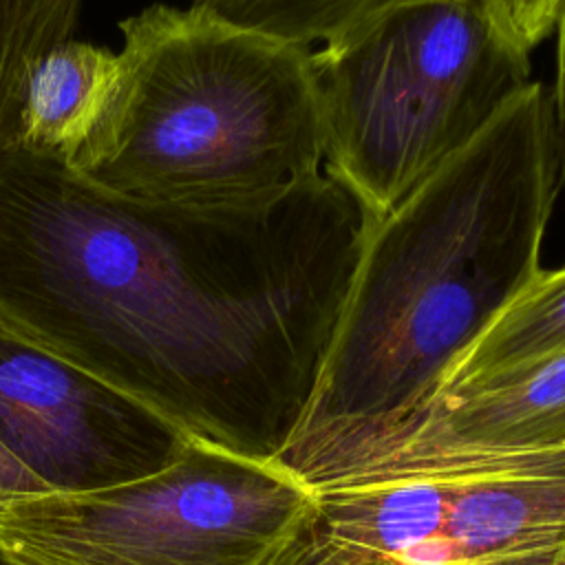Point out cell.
<instances>
[{
	"mask_svg": "<svg viewBox=\"0 0 565 565\" xmlns=\"http://www.w3.org/2000/svg\"><path fill=\"white\" fill-rule=\"evenodd\" d=\"M554 31L558 40H556V73H554V86L550 90V102H552V119H554L558 183L565 185V0L561 2Z\"/></svg>",
	"mask_w": 565,
	"mask_h": 565,
	"instance_id": "cell-14",
	"label": "cell"
},
{
	"mask_svg": "<svg viewBox=\"0 0 565 565\" xmlns=\"http://www.w3.org/2000/svg\"><path fill=\"white\" fill-rule=\"evenodd\" d=\"M565 351V267L541 274L455 358L435 388H461Z\"/></svg>",
	"mask_w": 565,
	"mask_h": 565,
	"instance_id": "cell-10",
	"label": "cell"
},
{
	"mask_svg": "<svg viewBox=\"0 0 565 565\" xmlns=\"http://www.w3.org/2000/svg\"><path fill=\"white\" fill-rule=\"evenodd\" d=\"M373 221L324 172L214 210L143 207L0 154V320L183 435L256 450L241 415L305 388Z\"/></svg>",
	"mask_w": 565,
	"mask_h": 565,
	"instance_id": "cell-1",
	"label": "cell"
},
{
	"mask_svg": "<svg viewBox=\"0 0 565 565\" xmlns=\"http://www.w3.org/2000/svg\"><path fill=\"white\" fill-rule=\"evenodd\" d=\"M477 0H391L311 49L322 172L375 223L530 79Z\"/></svg>",
	"mask_w": 565,
	"mask_h": 565,
	"instance_id": "cell-4",
	"label": "cell"
},
{
	"mask_svg": "<svg viewBox=\"0 0 565 565\" xmlns=\"http://www.w3.org/2000/svg\"><path fill=\"white\" fill-rule=\"evenodd\" d=\"M388 2L391 0H192L194 7L225 22L307 49L342 35Z\"/></svg>",
	"mask_w": 565,
	"mask_h": 565,
	"instance_id": "cell-12",
	"label": "cell"
},
{
	"mask_svg": "<svg viewBox=\"0 0 565 565\" xmlns=\"http://www.w3.org/2000/svg\"><path fill=\"white\" fill-rule=\"evenodd\" d=\"M44 492H53L51 486L0 441V501Z\"/></svg>",
	"mask_w": 565,
	"mask_h": 565,
	"instance_id": "cell-15",
	"label": "cell"
},
{
	"mask_svg": "<svg viewBox=\"0 0 565 565\" xmlns=\"http://www.w3.org/2000/svg\"><path fill=\"white\" fill-rule=\"evenodd\" d=\"M115 93L66 166L159 210L236 205L322 172L311 49L154 2L119 22Z\"/></svg>",
	"mask_w": 565,
	"mask_h": 565,
	"instance_id": "cell-3",
	"label": "cell"
},
{
	"mask_svg": "<svg viewBox=\"0 0 565 565\" xmlns=\"http://www.w3.org/2000/svg\"><path fill=\"white\" fill-rule=\"evenodd\" d=\"M84 0H0V154L15 146L29 77L73 38Z\"/></svg>",
	"mask_w": 565,
	"mask_h": 565,
	"instance_id": "cell-11",
	"label": "cell"
},
{
	"mask_svg": "<svg viewBox=\"0 0 565 565\" xmlns=\"http://www.w3.org/2000/svg\"><path fill=\"white\" fill-rule=\"evenodd\" d=\"M497 565H565V543L554 545L543 552H536V554H530V556H523V558L497 563Z\"/></svg>",
	"mask_w": 565,
	"mask_h": 565,
	"instance_id": "cell-17",
	"label": "cell"
},
{
	"mask_svg": "<svg viewBox=\"0 0 565 565\" xmlns=\"http://www.w3.org/2000/svg\"><path fill=\"white\" fill-rule=\"evenodd\" d=\"M119 77V57L106 46L66 40L33 68L15 146L71 163L102 119Z\"/></svg>",
	"mask_w": 565,
	"mask_h": 565,
	"instance_id": "cell-9",
	"label": "cell"
},
{
	"mask_svg": "<svg viewBox=\"0 0 565 565\" xmlns=\"http://www.w3.org/2000/svg\"><path fill=\"white\" fill-rule=\"evenodd\" d=\"M558 190L550 90L532 79L371 225L294 422L384 415L430 393L541 274Z\"/></svg>",
	"mask_w": 565,
	"mask_h": 565,
	"instance_id": "cell-2",
	"label": "cell"
},
{
	"mask_svg": "<svg viewBox=\"0 0 565 565\" xmlns=\"http://www.w3.org/2000/svg\"><path fill=\"white\" fill-rule=\"evenodd\" d=\"M300 563H302V561H300Z\"/></svg>",
	"mask_w": 565,
	"mask_h": 565,
	"instance_id": "cell-18",
	"label": "cell"
},
{
	"mask_svg": "<svg viewBox=\"0 0 565 565\" xmlns=\"http://www.w3.org/2000/svg\"><path fill=\"white\" fill-rule=\"evenodd\" d=\"M300 565H355L349 556H344L342 552L333 550L331 545H327L320 536L316 539V545L311 547V552L302 558Z\"/></svg>",
	"mask_w": 565,
	"mask_h": 565,
	"instance_id": "cell-16",
	"label": "cell"
},
{
	"mask_svg": "<svg viewBox=\"0 0 565 565\" xmlns=\"http://www.w3.org/2000/svg\"><path fill=\"white\" fill-rule=\"evenodd\" d=\"M450 490L413 479L313 492L318 536L355 565H455L444 536Z\"/></svg>",
	"mask_w": 565,
	"mask_h": 565,
	"instance_id": "cell-8",
	"label": "cell"
},
{
	"mask_svg": "<svg viewBox=\"0 0 565 565\" xmlns=\"http://www.w3.org/2000/svg\"><path fill=\"white\" fill-rule=\"evenodd\" d=\"M185 439L161 415L0 320V441L53 492L146 477Z\"/></svg>",
	"mask_w": 565,
	"mask_h": 565,
	"instance_id": "cell-6",
	"label": "cell"
},
{
	"mask_svg": "<svg viewBox=\"0 0 565 565\" xmlns=\"http://www.w3.org/2000/svg\"><path fill=\"white\" fill-rule=\"evenodd\" d=\"M444 536L455 565H497L565 543V450L450 483Z\"/></svg>",
	"mask_w": 565,
	"mask_h": 565,
	"instance_id": "cell-7",
	"label": "cell"
},
{
	"mask_svg": "<svg viewBox=\"0 0 565 565\" xmlns=\"http://www.w3.org/2000/svg\"><path fill=\"white\" fill-rule=\"evenodd\" d=\"M318 499L271 452L188 437L108 488L0 501L4 565H300Z\"/></svg>",
	"mask_w": 565,
	"mask_h": 565,
	"instance_id": "cell-5",
	"label": "cell"
},
{
	"mask_svg": "<svg viewBox=\"0 0 565 565\" xmlns=\"http://www.w3.org/2000/svg\"><path fill=\"white\" fill-rule=\"evenodd\" d=\"M492 24L521 51L530 53L556 29L563 0H477Z\"/></svg>",
	"mask_w": 565,
	"mask_h": 565,
	"instance_id": "cell-13",
	"label": "cell"
}]
</instances>
